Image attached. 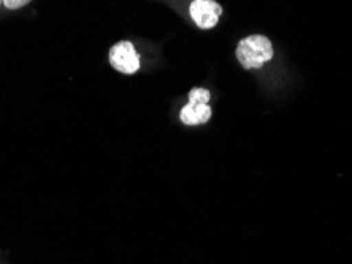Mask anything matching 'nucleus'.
Masks as SVG:
<instances>
[{
	"label": "nucleus",
	"instance_id": "obj_1",
	"mask_svg": "<svg viewBox=\"0 0 352 264\" xmlns=\"http://www.w3.org/2000/svg\"><path fill=\"white\" fill-rule=\"evenodd\" d=\"M273 45L265 35H250L236 46V59L246 70H257L270 62Z\"/></svg>",
	"mask_w": 352,
	"mask_h": 264
},
{
	"label": "nucleus",
	"instance_id": "obj_2",
	"mask_svg": "<svg viewBox=\"0 0 352 264\" xmlns=\"http://www.w3.org/2000/svg\"><path fill=\"white\" fill-rule=\"evenodd\" d=\"M189 103L179 112V119L184 125H201V123L208 122L211 119V108L208 105L211 94L210 91L195 87L189 92Z\"/></svg>",
	"mask_w": 352,
	"mask_h": 264
},
{
	"label": "nucleus",
	"instance_id": "obj_3",
	"mask_svg": "<svg viewBox=\"0 0 352 264\" xmlns=\"http://www.w3.org/2000/svg\"><path fill=\"white\" fill-rule=\"evenodd\" d=\"M110 64L119 73L133 75L140 70V56L131 41H119L110 49Z\"/></svg>",
	"mask_w": 352,
	"mask_h": 264
},
{
	"label": "nucleus",
	"instance_id": "obj_4",
	"mask_svg": "<svg viewBox=\"0 0 352 264\" xmlns=\"http://www.w3.org/2000/svg\"><path fill=\"white\" fill-rule=\"evenodd\" d=\"M190 18L194 19L197 27L213 29L219 23L222 7L216 0H194L189 8Z\"/></svg>",
	"mask_w": 352,
	"mask_h": 264
},
{
	"label": "nucleus",
	"instance_id": "obj_5",
	"mask_svg": "<svg viewBox=\"0 0 352 264\" xmlns=\"http://www.w3.org/2000/svg\"><path fill=\"white\" fill-rule=\"evenodd\" d=\"M30 2V0H3L5 7L10 10H18L21 7H25Z\"/></svg>",
	"mask_w": 352,
	"mask_h": 264
}]
</instances>
